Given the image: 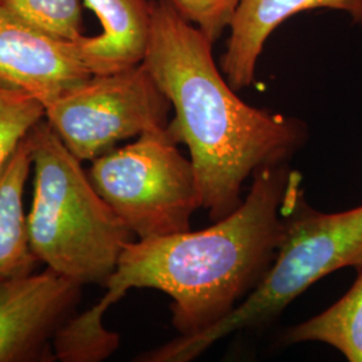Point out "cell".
<instances>
[{
    "mask_svg": "<svg viewBox=\"0 0 362 362\" xmlns=\"http://www.w3.org/2000/svg\"><path fill=\"white\" fill-rule=\"evenodd\" d=\"M34 194L27 215L33 252L78 285H104L134 235L95 191L82 161L46 118L28 132Z\"/></svg>",
    "mask_w": 362,
    "mask_h": 362,
    "instance_id": "cell-3",
    "label": "cell"
},
{
    "mask_svg": "<svg viewBox=\"0 0 362 362\" xmlns=\"http://www.w3.org/2000/svg\"><path fill=\"white\" fill-rule=\"evenodd\" d=\"M181 18L199 28L212 43L230 28L242 0H168Z\"/></svg>",
    "mask_w": 362,
    "mask_h": 362,
    "instance_id": "cell-16",
    "label": "cell"
},
{
    "mask_svg": "<svg viewBox=\"0 0 362 362\" xmlns=\"http://www.w3.org/2000/svg\"><path fill=\"white\" fill-rule=\"evenodd\" d=\"M0 4L54 37L78 40L83 35L81 0H0Z\"/></svg>",
    "mask_w": 362,
    "mask_h": 362,
    "instance_id": "cell-14",
    "label": "cell"
},
{
    "mask_svg": "<svg viewBox=\"0 0 362 362\" xmlns=\"http://www.w3.org/2000/svg\"><path fill=\"white\" fill-rule=\"evenodd\" d=\"M43 118L45 106L37 98L0 86V170L15 148Z\"/></svg>",
    "mask_w": 362,
    "mask_h": 362,
    "instance_id": "cell-15",
    "label": "cell"
},
{
    "mask_svg": "<svg viewBox=\"0 0 362 362\" xmlns=\"http://www.w3.org/2000/svg\"><path fill=\"white\" fill-rule=\"evenodd\" d=\"M172 109L144 64L95 74L45 105V118L79 161L115 149L117 143L167 129Z\"/></svg>",
    "mask_w": 362,
    "mask_h": 362,
    "instance_id": "cell-6",
    "label": "cell"
},
{
    "mask_svg": "<svg viewBox=\"0 0 362 362\" xmlns=\"http://www.w3.org/2000/svg\"><path fill=\"white\" fill-rule=\"evenodd\" d=\"M345 267L362 270V206L337 214L309 207L300 184L286 209L285 231L255 288L219 324L141 354V362H188L235 332L270 322L310 286Z\"/></svg>",
    "mask_w": 362,
    "mask_h": 362,
    "instance_id": "cell-4",
    "label": "cell"
},
{
    "mask_svg": "<svg viewBox=\"0 0 362 362\" xmlns=\"http://www.w3.org/2000/svg\"><path fill=\"white\" fill-rule=\"evenodd\" d=\"M212 46L168 0H152L143 64L175 109L168 129L189 149L202 208L220 220L242 204L247 179L287 163L308 130L297 118L243 103L215 64Z\"/></svg>",
    "mask_w": 362,
    "mask_h": 362,
    "instance_id": "cell-1",
    "label": "cell"
},
{
    "mask_svg": "<svg viewBox=\"0 0 362 362\" xmlns=\"http://www.w3.org/2000/svg\"><path fill=\"white\" fill-rule=\"evenodd\" d=\"M286 338L290 344H326L348 361L362 362V270L344 297L318 315L290 329Z\"/></svg>",
    "mask_w": 362,
    "mask_h": 362,
    "instance_id": "cell-12",
    "label": "cell"
},
{
    "mask_svg": "<svg viewBox=\"0 0 362 362\" xmlns=\"http://www.w3.org/2000/svg\"><path fill=\"white\" fill-rule=\"evenodd\" d=\"M81 287L52 269L1 279L0 362L57 360L52 341L74 315Z\"/></svg>",
    "mask_w": 362,
    "mask_h": 362,
    "instance_id": "cell-7",
    "label": "cell"
},
{
    "mask_svg": "<svg viewBox=\"0 0 362 362\" xmlns=\"http://www.w3.org/2000/svg\"><path fill=\"white\" fill-rule=\"evenodd\" d=\"M121 297L109 291L83 314L73 315L58 330L52 341L55 358L64 362H100L109 358L119 346V336L104 326L106 310Z\"/></svg>",
    "mask_w": 362,
    "mask_h": 362,
    "instance_id": "cell-13",
    "label": "cell"
},
{
    "mask_svg": "<svg viewBox=\"0 0 362 362\" xmlns=\"http://www.w3.org/2000/svg\"><path fill=\"white\" fill-rule=\"evenodd\" d=\"M31 167L33 153L27 134L0 170V281L31 274L38 263L30 243L23 206Z\"/></svg>",
    "mask_w": 362,
    "mask_h": 362,
    "instance_id": "cell-11",
    "label": "cell"
},
{
    "mask_svg": "<svg viewBox=\"0 0 362 362\" xmlns=\"http://www.w3.org/2000/svg\"><path fill=\"white\" fill-rule=\"evenodd\" d=\"M300 179L287 163L258 169L242 204L215 226L132 240L106 288L121 297L130 288L165 293L180 336L219 324L270 267L285 231L288 199Z\"/></svg>",
    "mask_w": 362,
    "mask_h": 362,
    "instance_id": "cell-2",
    "label": "cell"
},
{
    "mask_svg": "<svg viewBox=\"0 0 362 362\" xmlns=\"http://www.w3.org/2000/svg\"><path fill=\"white\" fill-rule=\"evenodd\" d=\"M177 144L168 128L148 132L91 161L95 191L139 239L189 231L202 207L192 161Z\"/></svg>",
    "mask_w": 362,
    "mask_h": 362,
    "instance_id": "cell-5",
    "label": "cell"
},
{
    "mask_svg": "<svg viewBox=\"0 0 362 362\" xmlns=\"http://www.w3.org/2000/svg\"><path fill=\"white\" fill-rule=\"evenodd\" d=\"M318 8L349 13L354 23L362 25V0H242L220 58V71L233 90L252 85L266 40L276 27L297 13Z\"/></svg>",
    "mask_w": 362,
    "mask_h": 362,
    "instance_id": "cell-9",
    "label": "cell"
},
{
    "mask_svg": "<svg viewBox=\"0 0 362 362\" xmlns=\"http://www.w3.org/2000/svg\"><path fill=\"white\" fill-rule=\"evenodd\" d=\"M100 19L101 34L78 39L91 74L116 73L143 64L152 27V0H82Z\"/></svg>",
    "mask_w": 362,
    "mask_h": 362,
    "instance_id": "cell-10",
    "label": "cell"
},
{
    "mask_svg": "<svg viewBox=\"0 0 362 362\" xmlns=\"http://www.w3.org/2000/svg\"><path fill=\"white\" fill-rule=\"evenodd\" d=\"M91 76L77 40L54 37L0 4V86L45 106Z\"/></svg>",
    "mask_w": 362,
    "mask_h": 362,
    "instance_id": "cell-8",
    "label": "cell"
}]
</instances>
